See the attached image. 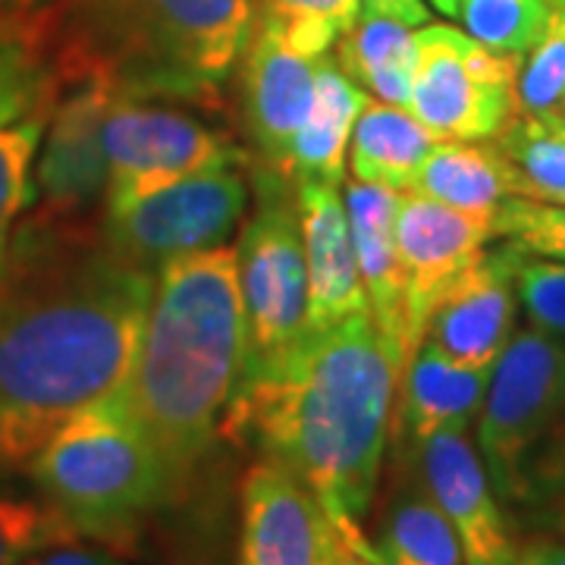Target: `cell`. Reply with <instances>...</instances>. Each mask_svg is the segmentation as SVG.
<instances>
[{
  "label": "cell",
  "mask_w": 565,
  "mask_h": 565,
  "mask_svg": "<svg viewBox=\"0 0 565 565\" xmlns=\"http://www.w3.org/2000/svg\"><path fill=\"white\" fill-rule=\"evenodd\" d=\"M565 102V7L550 13L544 35L519 63L515 104L519 114H563Z\"/></svg>",
  "instance_id": "f546056e"
},
{
  "label": "cell",
  "mask_w": 565,
  "mask_h": 565,
  "mask_svg": "<svg viewBox=\"0 0 565 565\" xmlns=\"http://www.w3.org/2000/svg\"><path fill=\"white\" fill-rule=\"evenodd\" d=\"M371 565H465L456 531L422 484L403 490L377 519Z\"/></svg>",
  "instance_id": "cb8c5ba5"
},
{
  "label": "cell",
  "mask_w": 565,
  "mask_h": 565,
  "mask_svg": "<svg viewBox=\"0 0 565 565\" xmlns=\"http://www.w3.org/2000/svg\"><path fill=\"white\" fill-rule=\"evenodd\" d=\"M399 371L371 315H359L302 345L262 377L236 386L221 434L245 440L305 484L371 563L364 522L381 487Z\"/></svg>",
  "instance_id": "7a4b0ae2"
},
{
  "label": "cell",
  "mask_w": 565,
  "mask_h": 565,
  "mask_svg": "<svg viewBox=\"0 0 565 565\" xmlns=\"http://www.w3.org/2000/svg\"><path fill=\"white\" fill-rule=\"evenodd\" d=\"M321 57H302L255 17L243 63V122L264 167L280 170L289 141L302 129Z\"/></svg>",
  "instance_id": "2e32d148"
},
{
  "label": "cell",
  "mask_w": 565,
  "mask_h": 565,
  "mask_svg": "<svg viewBox=\"0 0 565 565\" xmlns=\"http://www.w3.org/2000/svg\"><path fill=\"white\" fill-rule=\"evenodd\" d=\"M245 352L239 384L282 364L308 337V270L296 185L270 167L255 173V207L236 245Z\"/></svg>",
  "instance_id": "52a82bcc"
},
{
  "label": "cell",
  "mask_w": 565,
  "mask_h": 565,
  "mask_svg": "<svg viewBox=\"0 0 565 565\" xmlns=\"http://www.w3.org/2000/svg\"><path fill=\"white\" fill-rule=\"evenodd\" d=\"M405 459L418 462V484L456 531L465 565L515 563L519 541L505 503L490 484L484 459L468 430L434 434Z\"/></svg>",
  "instance_id": "5bb4252c"
},
{
  "label": "cell",
  "mask_w": 565,
  "mask_h": 565,
  "mask_svg": "<svg viewBox=\"0 0 565 565\" xmlns=\"http://www.w3.org/2000/svg\"><path fill=\"white\" fill-rule=\"evenodd\" d=\"M63 79L70 88L47 110L29 214L61 226H95L107 195L104 117L117 88L102 73Z\"/></svg>",
  "instance_id": "8fae6325"
},
{
  "label": "cell",
  "mask_w": 565,
  "mask_h": 565,
  "mask_svg": "<svg viewBox=\"0 0 565 565\" xmlns=\"http://www.w3.org/2000/svg\"><path fill=\"white\" fill-rule=\"evenodd\" d=\"M255 17L270 22L296 54L323 57L362 13V0H258Z\"/></svg>",
  "instance_id": "4316f807"
},
{
  "label": "cell",
  "mask_w": 565,
  "mask_h": 565,
  "mask_svg": "<svg viewBox=\"0 0 565 565\" xmlns=\"http://www.w3.org/2000/svg\"><path fill=\"white\" fill-rule=\"evenodd\" d=\"M515 289L527 323L565 340V264L522 255L515 248Z\"/></svg>",
  "instance_id": "d6a6232c"
},
{
  "label": "cell",
  "mask_w": 565,
  "mask_h": 565,
  "mask_svg": "<svg viewBox=\"0 0 565 565\" xmlns=\"http://www.w3.org/2000/svg\"><path fill=\"white\" fill-rule=\"evenodd\" d=\"M493 145L515 177L519 199L565 204V114H515Z\"/></svg>",
  "instance_id": "d4e9b609"
},
{
  "label": "cell",
  "mask_w": 565,
  "mask_h": 565,
  "mask_svg": "<svg viewBox=\"0 0 565 565\" xmlns=\"http://www.w3.org/2000/svg\"><path fill=\"white\" fill-rule=\"evenodd\" d=\"M245 318L236 245L167 262L141 330L126 396L173 493L202 465L243 371Z\"/></svg>",
  "instance_id": "3957f363"
},
{
  "label": "cell",
  "mask_w": 565,
  "mask_h": 565,
  "mask_svg": "<svg viewBox=\"0 0 565 565\" xmlns=\"http://www.w3.org/2000/svg\"><path fill=\"white\" fill-rule=\"evenodd\" d=\"M497 239L519 248L522 255L565 264V204L534 199H509L493 214Z\"/></svg>",
  "instance_id": "1f68e13d"
},
{
  "label": "cell",
  "mask_w": 565,
  "mask_h": 565,
  "mask_svg": "<svg viewBox=\"0 0 565 565\" xmlns=\"http://www.w3.org/2000/svg\"><path fill=\"white\" fill-rule=\"evenodd\" d=\"M54 102V82L41 70L35 51L22 35L0 32V126L20 122L47 110Z\"/></svg>",
  "instance_id": "4dcf8cb0"
},
{
  "label": "cell",
  "mask_w": 565,
  "mask_h": 565,
  "mask_svg": "<svg viewBox=\"0 0 565 565\" xmlns=\"http://www.w3.org/2000/svg\"><path fill=\"white\" fill-rule=\"evenodd\" d=\"M66 13L63 76L163 102H214L255 29V0H66Z\"/></svg>",
  "instance_id": "277c9868"
},
{
  "label": "cell",
  "mask_w": 565,
  "mask_h": 565,
  "mask_svg": "<svg viewBox=\"0 0 565 565\" xmlns=\"http://www.w3.org/2000/svg\"><path fill=\"white\" fill-rule=\"evenodd\" d=\"M308 270V333L371 315L340 182L292 180Z\"/></svg>",
  "instance_id": "e0dca14e"
},
{
  "label": "cell",
  "mask_w": 565,
  "mask_h": 565,
  "mask_svg": "<svg viewBox=\"0 0 565 565\" xmlns=\"http://www.w3.org/2000/svg\"><path fill=\"white\" fill-rule=\"evenodd\" d=\"M73 541L79 534L32 481L22 487L13 481V471H0V565H25L44 550Z\"/></svg>",
  "instance_id": "484cf974"
},
{
  "label": "cell",
  "mask_w": 565,
  "mask_h": 565,
  "mask_svg": "<svg viewBox=\"0 0 565 565\" xmlns=\"http://www.w3.org/2000/svg\"><path fill=\"white\" fill-rule=\"evenodd\" d=\"M497 239L493 214H471L434 202L418 192H399L396 248L405 282V327L408 349L418 352L430 311L446 286L478 262Z\"/></svg>",
  "instance_id": "7c38bea8"
},
{
  "label": "cell",
  "mask_w": 565,
  "mask_h": 565,
  "mask_svg": "<svg viewBox=\"0 0 565 565\" xmlns=\"http://www.w3.org/2000/svg\"><path fill=\"white\" fill-rule=\"evenodd\" d=\"M367 102L371 98L364 95L362 85L349 79L330 54H323L315 73V95L308 117L296 132V139L289 141L277 173H282L286 180H343L352 129Z\"/></svg>",
  "instance_id": "ffe728a7"
},
{
  "label": "cell",
  "mask_w": 565,
  "mask_h": 565,
  "mask_svg": "<svg viewBox=\"0 0 565 565\" xmlns=\"http://www.w3.org/2000/svg\"><path fill=\"white\" fill-rule=\"evenodd\" d=\"M522 57L484 47L449 22L415 32L408 114L437 139L487 141L519 114L515 79Z\"/></svg>",
  "instance_id": "ba28073f"
},
{
  "label": "cell",
  "mask_w": 565,
  "mask_h": 565,
  "mask_svg": "<svg viewBox=\"0 0 565 565\" xmlns=\"http://www.w3.org/2000/svg\"><path fill=\"white\" fill-rule=\"evenodd\" d=\"M349 79L377 95V102L408 107L415 73V32L396 20L359 13L355 25L337 41V57Z\"/></svg>",
  "instance_id": "603a6c76"
},
{
  "label": "cell",
  "mask_w": 565,
  "mask_h": 565,
  "mask_svg": "<svg viewBox=\"0 0 565 565\" xmlns=\"http://www.w3.org/2000/svg\"><path fill=\"white\" fill-rule=\"evenodd\" d=\"M359 559L315 493L270 462L243 481L239 565H345Z\"/></svg>",
  "instance_id": "4fadbf2b"
},
{
  "label": "cell",
  "mask_w": 565,
  "mask_h": 565,
  "mask_svg": "<svg viewBox=\"0 0 565 565\" xmlns=\"http://www.w3.org/2000/svg\"><path fill=\"white\" fill-rule=\"evenodd\" d=\"M396 207L399 192L371 182H345V211L352 226V245L364 299L371 318L377 323L393 364L403 377L405 364L412 362L408 327H405V282L399 248H396Z\"/></svg>",
  "instance_id": "ac0fdd59"
},
{
  "label": "cell",
  "mask_w": 565,
  "mask_h": 565,
  "mask_svg": "<svg viewBox=\"0 0 565 565\" xmlns=\"http://www.w3.org/2000/svg\"><path fill=\"white\" fill-rule=\"evenodd\" d=\"M362 13L386 17V20L403 22L408 29L430 22V10L424 0H362Z\"/></svg>",
  "instance_id": "e575fe53"
},
{
  "label": "cell",
  "mask_w": 565,
  "mask_h": 565,
  "mask_svg": "<svg viewBox=\"0 0 565 565\" xmlns=\"http://www.w3.org/2000/svg\"><path fill=\"white\" fill-rule=\"evenodd\" d=\"M154 277L98 223L22 217L0 258V471H25L63 422L126 384Z\"/></svg>",
  "instance_id": "6da1fadb"
},
{
  "label": "cell",
  "mask_w": 565,
  "mask_h": 565,
  "mask_svg": "<svg viewBox=\"0 0 565 565\" xmlns=\"http://www.w3.org/2000/svg\"><path fill=\"white\" fill-rule=\"evenodd\" d=\"M475 446L505 505L565 500V340L515 330L487 386Z\"/></svg>",
  "instance_id": "8992f818"
},
{
  "label": "cell",
  "mask_w": 565,
  "mask_h": 565,
  "mask_svg": "<svg viewBox=\"0 0 565 565\" xmlns=\"http://www.w3.org/2000/svg\"><path fill=\"white\" fill-rule=\"evenodd\" d=\"M25 565H126L120 559H114L110 553L104 550H92V546H79L76 541L73 544L51 546L39 553L35 559H29Z\"/></svg>",
  "instance_id": "836d02e7"
},
{
  "label": "cell",
  "mask_w": 565,
  "mask_h": 565,
  "mask_svg": "<svg viewBox=\"0 0 565 565\" xmlns=\"http://www.w3.org/2000/svg\"><path fill=\"white\" fill-rule=\"evenodd\" d=\"M546 3H550L553 10H556V7H565V0H546Z\"/></svg>",
  "instance_id": "74e56055"
},
{
  "label": "cell",
  "mask_w": 565,
  "mask_h": 565,
  "mask_svg": "<svg viewBox=\"0 0 565 565\" xmlns=\"http://www.w3.org/2000/svg\"><path fill=\"white\" fill-rule=\"evenodd\" d=\"M107 154V204L129 202L161 185L221 170L243 167L245 151L199 114L163 104V98H136L114 92L104 117Z\"/></svg>",
  "instance_id": "30bf717a"
},
{
  "label": "cell",
  "mask_w": 565,
  "mask_h": 565,
  "mask_svg": "<svg viewBox=\"0 0 565 565\" xmlns=\"http://www.w3.org/2000/svg\"><path fill=\"white\" fill-rule=\"evenodd\" d=\"M345 565H371V563H364V559H352V563H345Z\"/></svg>",
  "instance_id": "f35d334b"
},
{
  "label": "cell",
  "mask_w": 565,
  "mask_h": 565,
  "mask_svg": "<svg viewBox=\"0 0 565 565\" xmlns=\"http://www.w3.org/2000/svg\"><path fill=\"white\" fill-rule=\"evenodd\" d=\"M427 3H430L440 17H449V20L459 13V0H427Z\"/></svg>",
  "instance_id": "8d00e7d4"
},
{
  "label": "cell",
  "mask_w": 565,
  "mask_h": 565,
  "mask_svg": "<svg viewBox=\"0 0 565 565\" xmlns=\"http://www.w3.org/2000/svg\"><path fill=\"white\" fill-rule=\"evenodd\" d=\"M553 7L546 0H459L462 29L484 47L525 57L544 35Z\"/></svg>",
  "instance_id": "83f0119b"
},
{
  "label": "cell",
  "mask_w": 565,
  "mask_h": 565,
  "mask_svg": "<svg viewBox=\"0 0 565 565\" xmlns=\"http://www.w3.org/2000/svg\"><path fill=\"white\" fill-rule=\"evenodd\" d=\"M519 289L515 248H487L465 267L437 299L422 343L437 345L452 362L471 367H497L509 340L515 337Z\"/></svg>",
  "instance_id": "9a60e30c"
},
{
  "label": "cell",
  "mask_w": 565,
  "mask_h": 565,
  "mask_svg": "<svg viewBox=\"0 0 565 565\" xmlns=\"http://www.w3.org/2000/svg\"><path fill=\"white\" fill-rule=\"evenodd\" d=\"M248 177L239 167H221L129 202L107 204L98 233L110 252L158 274L173 258L230 243L248 217Z\"/></svg>",
  "instance_id": "9c48e42d"
},
{
  "label": "cell",
  "mask_w": 565,
  "mask_h": 565,
  "mask_svg": "<svg viewBox=\"0 0 565 565\" xmlns=\"http://www.w3.org/2000/svg\"><path fill=\"white\" fill-rule=\"evenodd\" d=\"M512 565H565V537H537L519 546Z\"/></svg>",
  "instance_id": "d590c367"
},
{
  "label": "cell",
  "mask_w": 565,
  "mask_h": 565,
  "mask_svg": "<svg viewBox=\"0 0 565 565\" xmlns=\"http://www.w3.org/2000/svg\"><path fill=\"white\" fill-rule=\"evenodd\" d=\"M437 141L440 139L405 107L367 102L349 141L352 180L405 192L412 189L422 163L427 161Z\"/></svg>",
  "instance_id": "7402d4cb"
},
{
  "label": "cell",
  "mask_w": 565,
  "mask_h": 565,
  "mask_svg": "<svg viewBox=\"0 0 565 565\" xmlns=\"http://www.w3.org/2000/svg\"><path fill=\"white\" fill-rule=\"evenodd\" d=\"M490 377L493 367L459 364L437 345H418L412 362L405 364L393 403L390 434L396 437L403 456H412L434 434L468 430L478 422Z\"/></svg>",
  "instance_id": "d6986e66"
},
{
  "label": "cell",
  "mask_w": 565,
  "mask_h": 565,
  "mask_svg": "<svg viewBox=\"0 0 565 565\" xmlns=\"http://www.w3.org/2000/svg\"><path fill=\"white\" fill-rule=\"evenodd\" d=\"M70 527L102 546H132L173 487L158 449L117 386L63 422L22 471Z\"/></svg>",
  "instance_id": "5b68a950"
},
{
  "label": "cell",
  "mask_w": 565,
  "mask_h": 565,
  "mask_svg": "<svg viewBox=\"0 0 565 565\" xmlns=\"http://www.w3.org/2000/svg\"><path fill=\"white\" fill-rule=\"evenodd\" d=\"M51 110V107H47ZM47 110L0 126V258L32 204V163L39 158Z\"/></svg>",
  "instance_id": "f1b7e54d"
},
{
  "label": "cell",
  "mask_w": 565,
  "mask_h": 565,
  "mask_svg": "<svg viewBox=\"0 0 565 565\" xmlns=\"http://www.w3.org/2000/svg\"><path fill=\"white\" fill-rule=\"evenodd\" d=\"M405 192H418L471 214H497L500 204L519 195V185L493 139H440Z\"/></svg>",
  "instance_id": "44dd1931"
},
{
  "label": "cell",
  "mask_w": 565,
  "mask_h": 565,
  "mask_svg": "<svg viewBox=\"0 0 565 565\" xmlns=\"http://www.w3.org/2000/svg\"><path fill=\"white\" fill-rule=\"evenodd\" d=\"M563 114H565V102H563Z\"/></svg>",
  "instance_id": "ab89813d"
}]
</instances>
